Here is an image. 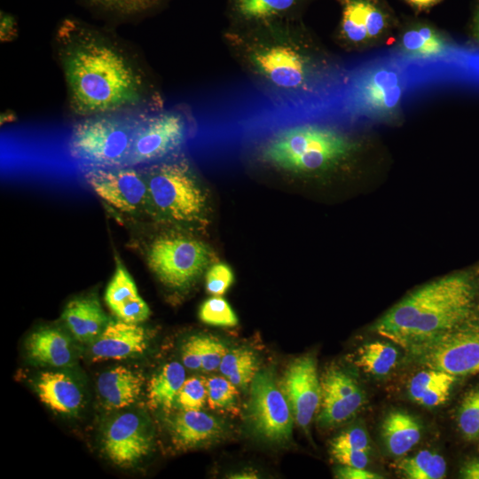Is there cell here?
Segmentation results:
<instances>
[{"label":"cell","mask_w":479,"mask_h":479,"mask_svg":"<svg viewBox=\"0 0 479 479\" xmlns=\"http://www.w3.org/2000/svg\"><path fill=\"white\" fill-rule=\"evenodd\" d=\"M17 35L16 23L8 15L4 14L1 18V41H11Z\"/></svg>","instance_id":"obj_45"},{"label":"cell","mask_w":479,"mask_h":479,"mask_svg":"<svg viewBox=\"0 0 479 479\" xmlns=\"http://www.w3.org/2000/svg\"><path fill=\"white\" fill-rule=\"evenodd\" d=\"M461 478L479 479V459L475 458L465 462L459 470Z\"/></svg>","instance_id":"obj_46"},{"label":"cell","mask_w":479,"mask_h":479,"mask_svg":"<svg viewBox=\"0 0 479 479\" xmlns=\"http://www.w3.org/2000/svg\"><path fill=\"white\" fill-rule=\"evenodd\" d=\"M185 381L184 366L177 362L166 364L150 379L147 385V404L151 409L169 411L176 402Z\"/></svg>","instance_id":"obj_23"},{"label":"cell","mask_w":479,"mask_h":479,"mask_svg":"<svg viewBox=\"0 0 479 479\" xmlns=\"http://www.w3.org/2000/svg\"><path fill=\"white\" fill-rule=\"evenodd\" d=\"M253 61L260 72L279 88L295 89L304 81L302 59L289 47L280 45L256 51Z\"/></svg>","instance_id":"obj_16"},{"label":"cell","mask_w":479,"mask_h":479,"mask_svg":"<svg viewBox=\"0 0 479 479\" xmlns=\"http://www.w3.org/2000/svg\"><path fill=\"white\" fill-rule=\"evenodd\" d=\"M239 12L247 19H263L290 8L294 0H236Z\"/></svg>","instance_id":"obj_33"},{"label":"cell","mask_w":479,"mask_h":479,"mask_svg":"<svg viewBox=\"0 0 479 479\" xmlns=\"http://www.w3.org/2000/svg\"><path fill=\"white\" fill-rule=\"evenodd\" d=\"M385 27V18L382 12L372 3L366 1L365 27L368 37L378 35Z\"/></svg>","instance_id":"obj_43"},{"label":"cell","mask_w":479,"mask_h":479,"mask_svg":"<svg viewBox=\"0 0 479 479\" xmlns=\"http://www.w3.org/2000/svg\"><path fill=\"white\" fill-rule=\"evenodd\" d=\"M342 32L353 42H361L368 37L365 27L366 0H342Z\"/></svg>","instance_id":"obj_28"},{"label":"cell","mask_w":479,"mask_h":479,"mask_svg":"<svg viewBox=\"0 0 479 479\" xmlns=\"http://www.w3.org/2000/svg\"><path fill=\"white\" fill-rule=\"evenodd\" d=\"M232 282V271L224 263H216L211 266L206 274L207 291L214 296L225 294Z\"/></svg>","instance_id":"obj_38"},{"label":"cell","mask_w":479,"mask_h":479,"mask_svg":"<svg viewBox=\"0 0 479 479\" xmlns=\"http://www.w3.org/2000/svg\"><path fill=\"white\" fill-rule=\"evenodd\" d=\"M137 295V289L132 278L125 268L118 265L106 290V304L114 311L123 302Z\"/></svg>","instance_id":"obj_29"},{"label":"cell","mask_w":479,"mask_h":479,"mask_svg":"<svg viewBox=\"0 0 479 479\" xmlns=\"http://www.w3.org/2000/svg\"><path fill=\"white\" fill-rule=\"evenodd\" d=\"M397 357V350L391 345L374 342L359 347L354 362L365 373L385 375L396 365Z\"/></svg>","instance_id":"obj_24"},{"label":"cell","mask_w":479,"mask_h":479,"mask_svg":"<svg viewBox=\"0 0 479 479\" xmlns=\"http://www.w3.org/2000/svg\"><path fill=\"white\" fill-rule=\"evenodd\" d=\"M472 32L474 37L479 41V4H477L472 22Z\"/></svg>","instance_id":"obj_47"},{"label":"cell","mask_w":479,"mask_h":479,"mask_svg":"<svg viewBox=\"0 0 479 479\" xmlns=\"http://www.w3.org/2000/svg\"><path fill=\"white\" fill-rule=\"evenodd\" d=\"M148 196L155 208L178 222L200 218L206 206L205 196L182 162L153 166L146 177Z\"/></svg>","instance_id":"obj_5"},{"label":"cell","mask_w":479,"mask_h":479,"mask_svg":"<svg viewBox=\"0 0 479 479\" xmlns=\"http://www.w3.org/2000/svg\"><path fill=\"white\" fill-rule=\"evenodd\" d=\"M219 370L226 378L243 371L258 370L256 356L252 350L245 348L227 351L221 361Z\"/></svg>","instance_id":"obj_35"},{"label":"cell","mask_w":479,"mask_h":479,"mask_svg":"<svg viewBox=\"0 0 479 479\" xmlns=\"http://www.w3.org/2000/svg\"><path fill=\"white\" fill-rule=\"evenodd\" d=\"M150 111L122 110L81 118L69 137L70 155L87 169L127 166L136 132Z\"/></svg>","instance_id":"obj_3"},{"label":"cell","mask_w":479,"mask_h":479,"mask_svg":"<svg viewBox=\"0 0 479 479\" xmlns=\"http://www.w3.org/2000/svg\"><path fill=\"white\" fill-rule=\"evenodd\" d=\"M96 7L121 15H136L152 8L158 0H88Z\"/></svg>","instance_id":"obj_37"},{"label":"cell","mask_w":479,"mask_h":479,"mask_svg":"<svg viewBox=\"0 0 479 479\" xmlns=\"http://www.w3.org/2000/svg\"><path fill=\"white\" fill-rule=\"evenodd\" d=\"M146 346V334L143 327L119 319L108 322L92 342L90 355L93 361L122 359L143 353Z\"/></svg>","instance_id":"obj_15"},{"label":"cell","mask_w":479,"mask_h":479,"mask_svg":"<svg viewBox=\"0 0 479 479\" xmlns=\"http://www.w3.org/2000/svg\"><path fill=\"white\" fill-rule=\"evenodd\" d=\"M365 92L370 103L386 109L394 107L401 96L397 75L385 70L374 74L365 86Z\"/></svg>","instance_id":"obj_26"},{"label":"cell","mask_w":479,"mask_h":479,"mask_svg":"<svg viewBox=\"0 0 479 479\" xmlns=\"http://www.w3.org/2000/svg\"><path fill=\"white\" fill-rule=\"evenodd\" d=\"M199 317L205 324L215 326L232 327L238 324L235 312L227 301L220 296L206 300L200 308Z\"/></svg>","instance_id":"obj_30"},{"label":"cell","mask_w":479,"mask_h":479,"mask_svg":"<svg viewBox=\"0 0 479 479\" xmlns=\"http://www.w3.org/2000/svg\"><path fill=\"white\" fill-rule=\"evenodd\" d=\"M113 312L120 320L131 324L146 320L151 313L148 305L139 295L129 299Z\"/></svg>","instance_id":"obj_39"},{"label":"cell","mask_w":479,"mask_h":479,"mask_svg":"<svg viewBox=\"0 0 479 479\" xmlns=\"http://www.w3.org/2000/svg\"><path fill=\"white\" fill-rule=\"evenodd\" d=\"M429 369L463 376L479 373V324L466 322L409 349Z\"/></svg>","instance_id":"obj_6"},{"label":"cell","mask_w":479,"mask_h":479,"mask_svg":"<svg viewBox=\"0 0 479 479\" xmlns=\"http://www.w3.org/2000/svg\"><path fill=\"white\" fill-rule=\"evenodd\" d=\"M397 468L408 479H442L445 476L446 462L441 455L423 450L403 459Z\"/></svg>","instance_id":"obj_25"},{"label":"cell","mask_w":479,"mask_h":479,"mask_svg":"<svg viewBox=\"0 0 479 479\" xmlns=\"http://www.w3.org/2000/svg\"><path fill=\"white\" fill-rule=\"evenodd\" d=\"M171 442L180 451L212 444L223 438L225 427L216 417L200 410L183 411L169 423Z\"/></svg>","instance_id":"obj_14"},{"label":"cell","mask_w":479,"mask_h":479,"mask_svg":"<svg viewBox=\"0 0 479 479\" xmlns=\"http://www.w3.org/2000/svg\"><path fill=\"white\" fill-rule=\"evenodd\" d=\"M150 112L136 132L127 166L136 167L159 161L176 152L185 140L187 123L181 113Z\"/></svg>","instance_id":"obj_9"},{"label":"cell","mask_w":479,"mask_h":479,"mask_svg":"<svg viewBox=\"0 0 479 479\" xmlns=\"http://www.w3.org/2000/svg\"><path fill=\"white\" fill-rule=\"evenodd\" d=\"M437 1L439 0H408L409 3L420 8L430 6Z\"/></svg>","instance_id":"obj_48"},{"label":"cell","mask_w":479,"mask_h":479,"mask_svg":"<svg viewBox=\"0 0 479 479\" xmlns=\"http://www.w3.org/2000/svg\"><path fill=\"white\" fill-rule=\"evenodd\" d=\"M85 178L103 200L124 213L139 210L149 197L146 178L134 167L90 169Z\"/></svg>","instance_id":"obj_10"},{"label":"cell","mask_w":479,"mask_h":479,"mask_svg":"<svg viewBox=\"0 0 479 479\" xmlns=\"http://www.w3.org/2000/svg\"><path fill=\"white\" fill-rule=\"evenodd\" d=\"M249 387L246 418L252 432L270 443L288 442L294 417L273 373L258 371Z\"/></svg>","instance_id":"obj_7"},{"label":"cell","mask_w":479,"mask_h":479,"mask_svg":"<svg viewBox=\"0 0 479 479\" xmlns=\"http://www.w3.org/2000/svg\"><path fill=\"white\" fill-rule=\"evenodd\" d=\"M475 299L467 275L446 276L405 296L379 319L375 331L409 349L468 320Z\"/></svg>","instance_id":"obj_2"},{"label":"cell","mask_w":479,"mask_h":479,"mask_svg":"<svg viewBox=\"0 0 479 479\" xmlns=\"http://www.w3.org/2000/svg\"><path fill=\"white\" fill-rule=\"evenodd\" d=\"M296 423L306 429L321 404V381L315 358L304 355L287 368L279 385Z\"/></svg>","instance_id":"obj_11"},{"label":"cell","mask_w":479,"mask_h":479,"mask_svg":"<svg viewBox=\"0 0 479 479\" xmlns=\"http://www.w3.org/2000/svg\"><path fill=\"white\" fill-rule=\"evenodd\" d=\"M201 370L212 372L219 369L221 361L227 353L223 342L209 335H200Z\"/></svg>","instance_id":"obj_36"},{"label":"cell","mask_w":479,"mask_h":479,"mask_svg":"<svg viewBox=\"0 0 479 479\" xmlns=\"http://www.w3.org/2000/svg\"><path fill=\"white\" fill-rule=\"evenodd\" d=\"M350 144L339 133L316 125H301L281 130L263 150L265 160L287 170L311 172L343 157Z\"/></svg>","instance_id":"obj_4"},{"label":"cell","mask_w":479,"mask_h":479,"mask_svg":"<svg viewBox=\"0 0 479 479\" xmlns=\"http://www.w3.org/2000/svg\"><path fill=\"white\" fill-rule=\"evenodd\" d=\"M209 251L202 242L184 236H165L154 240L148 251L150 268L168 287L189 286L203 271Z\"/></svg>","instance_id":"obj_8"},{"label":"cell","mask_w":479,"mask_h":479,"mask_svg":"<svg viewBox=\"0 0 479 479\" xmlns=\"http://www.w3.org/2000/svg\"><path fill=\"white\" fill-rule=\"evenodd\" d=\"M458 425L467 440L479 438V389L469 392L459 410Z\"/></svg>","instance_id":"obj_32"},{"label":"cell","mask_w":479,"mask_h":479,"mask_svg":"<svg viewBox=\"0 0 479 479\" xmlns=\"http://www.w3.org/2000/svg\"><path fill=\"white\" fill-rule=\"evenodd\" d=\"M144 379L124 366H116L102 373L97 381L99 397L106 409H122L139 397Z\"/></svg>","instance_id":"obj_17"},{"label":"cell","mask_w":479,"mask_h":479,"mask_svg":"<svg viewBox=\"0 0 479 479\" xmlns=\"http://www.w3.org/2000/svg\"><path fill=\"white\" fill-rule=\"evenodd\" d=\"M381 433L389 452L395 456H402L419 443L421 428L410 414L393 412L385 418Z\"/></svg>","instance_id":"obj_22"},{"label":"cell","mask_w":479,"mask_h":479,"mask_svg":"<svg viewBox=\"0 0 479 479\" xmlns=\"http://www.w3.org/2000/svg\"><path fill=\"white\" fill-rule=\"evenodd\" d=\"M336 477L341 479H381V475L367 471L365 468H358L348 466H342L336 470Z\"/></svg>","instance_id":"obj_44"},{"label":"cell","mask_w":479,"mask_h":479,"mask_svg":"<svg viewBox=\"0 0 479 479\" xmlns=\"http://www.w3.org/2000/svg\"><path fill=\"white\" fill-rule=\"evenodd\" d=\"M70 112L84 118L122 110H151L154 103L145 73L130 52L107 33L72 19L54 37Z\"/></svg>","instance_id":"obj_1"},{"label":"cell","mask_w":479,"mask_h":479,"mask_svg":"<svg viewBox=\"0 0 479 479\" xmlns=\"http://www.w3.org/2000/svg\"><path fill=\"white\" fill-rule=\"evenodd\" d=\"M35 389L40 400L59 413L74 415L82 402V395L77 384L63 373H41L35 382Z\"/></svg>","instance_id":"obj_18"},{"label":"cell","mask_w":479,"mask_h":479,"mask_svg":"<svg viewBox=\"0 0 479 479\" xmlns=\"http://www.w3.org/2000/svg\"><path fill=\"white\" fill-rule=\"evenodd\" d=\"M237 476H232V478H255L252 473H242L236 475Z\"/></svg>","instance_id":"obj_49"},{"label":"cell","mask_w":479,"mask_h":479,"mask_svg":"<svg viewBox=\"0 0 479 479\" xmlns=\"http://www.w3.org/2000/svg\"><path fill=\"white\" fill-rule=\"evenodd\" d=\"M207 403L213 410L237 413L239 392L226 377H212L206 381Z\"/></svg>","instance_id":"obj_27"},{"label":"cell","mask_w":479,"mask_h":479,"mask_svg":"<svg viewBox=\"0 0 479 479\" xmlns=\"http://www.w3.org/2000/svg\"><path fill=\"white\" fill-rule=\"evenodd\" d=\"M403 45L408 51L424 56L437 54L443 49L436 33L426 27L406 32L403 36Z\"/></svg>","instance_id":"obj_31"},{"label":"cell","mask_w":479,"mask_h":479,"mask_svg":"<svg viewBox=\"0 0 479 479\" xmlns=\"http://www.w3.org/2000/svg\"><path fill=\"white\" fill-rule=\"evenodd\" d=\"M152 436L142 419L131 412L116 417L107 427L104 450L116 465L130 467L148 454Z\"/></svg>","instance_id":"obj_12"},{"label":"cell","mask_w":479,"mask_h":479,"mask_svg":"<svg viewBox=\"0 0 479 479\" xmlns=\"http://www.w3.org/2000/svg\"><path fill=\"white\" fill-rule=\"evenodd\" d=\"M362 450L369 451V439L361 428H349L331 442L330 450Z\"/></svg>","instance_id":"obj_40"},{"label":"cell","mask_w":479,"mask_h":479,"mask_svg":"<svg viewBox=\"0 0 479 479\" xmlns=\"http://www.w3.org/2000/svg\"><path fill=\"white\" fill-rule=\"evenodd\" d=\"M321 381V410L318 421L333 426L351 418L362 406L364 395L357 381L343 371L329 369Z\"/></svg>","instance_id":"obj_13"},{"label":"cell","mask_w":479,"mask_h":479,"mask_svg":"<svg viewBox=\"0 0 479 479\" xmlns=\"http://www.w3.org/2000/svg\"><path fill=\"white\" fill-rule=\"evenodd\" d=\"M206 381L202 377L185 379L179 389L176 403L183 411L200 410L207 401Z\"/></svg>","instance_id":"obj_34"},{"label":"cell","mask_w":479,"mask_h":479,"mask_svg":"<svg viewBox=\"0 0 479 479\" xmlns=\"http://www.w3.org/2000/svg\"><path fill=\"white\" fill-rule=\"evenodd\" d=\"M27 354L40 365L61 367L72 359L68 338L56 328H43L32 333L26 341Z\"/></svg>","instance_id":"obj_20"},{"label":"cell","mask_w":479,"mask_h":479,"mask_svg":"<svg viewBox=\"0 0 479 479\" xmlns=\"http://www.w3.org/2000/svg\"><path fill=\"white\" fill-rule=\"evenodd\" d=\"M456 376L429 369L416 373L408 387L411 397L426 407H436L448 399Z\"/></svg>","instance_id":"obj_21"},{"label":"cell","mask_w":479,"mask_h":479,"mask_svg":"<svg viewBox=\"0 0 479 479\" xmlns=\"http://www.w3.org/2000/svg\"><path fill=\"white\" fill-rule=\"evenodd\" d=\"M333 458L342 466L365 468L369 462L368 451L331 450Z\"/></svg>","instance_id":"obj_41"},{"label":"cell","mask_w":479,"mask_h":479,"mask_svg":"<svg viewBox=\"0 0 479 479\" xmlns=\"http://www.w3.org/2000/svg\"><path fill=\"white\" fill-rule=\"evenodd\" d=\"M62 318L74 336L82 342H93L107 325V318L95 298L70 301Z\"/></svg>","instance_id":"obj_19"},{"label":"cell","mask_w":479,"mask_h":479,"mask_svg":"<svg viewBox=\"0 0 479 479\" xmlns=\"http://www.w3.org/2000/svg\"><path fill=\"white\" fill-rule=\"evenodd\" d=\"M182 361L188 369H201L200 335H193L184 343L182 347Z\"/></svg>","instance_id":"obj_42"}]
</instances>
